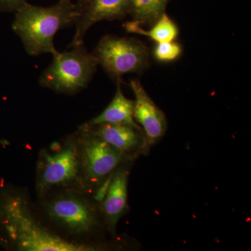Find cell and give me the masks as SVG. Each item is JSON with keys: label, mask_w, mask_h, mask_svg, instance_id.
Here are the masks:
<instances>
[{"label": "cell", "mask_w": 251, "mask_h": 251, "mask_svg": "<svg viewBox=\"0 0 251 251\" xmlns=\"http://www.w3.org/2000/svg\"><path fill=\"white\" fill-rule=\"evenodd\" d=\"M15 13L13 31L29 55L39 56L57 52L54 36L60 29L75 25L80 9L72 0H59L47 7L26 2Z\"/></svg>", "instance_id": "cell-1"}, {"label": "cell", "mask_w": 251, "mask_h": 251, "mask_svg": "<svg viewBox=\"0 0 251 251\" xmlns=\"http://www.w3.org/2000/svg\"><path fill=\"white\" fill-rule=\"evenodd\" d=\"M0 224L18 251H90L100 249L69 242L50 232L31 214L26 198L20 195H7L0 203Z\"/></svg>", "instance_id": "cell-2"}, {"label": "cell", "mask_w": 251, "mask_h": 251, "mask_svg": "<svg viewBox=\"0 0 251 251\" xmlns=\"http://www.w3.org/2000/svg\"><path fill=\"white\" fill-rule=\"evenodd\" d=\"M52 54V62L41 74L39 85L57 93L74 94L85 89L97 72L98 60L83 44Z\"/></svg>", "instance_id": "cell-3"}, {"label": "cell", "mask_w": 251, "mask_h": 251, "mask_svg": "<svg viewBox=\"0 0 251 251\" xmlns=\"http://www.w3.org/2000/svg\"><path fill=\"white\" fill-rule=\"evenodd\" d=\"M44 211L52 224L74 237H90L102 227L100 209L77 193H59L44 203Z\"/></svg>", "instance_id": "cell-4"}, {"label": "cell", "mask_w": 251, "mask_h": 251, "mask_svg": "<svg viewBox=\"0 0 251 251\" xmlns=\"http://www.w3.org/2000/svg\"><path fill=\"white\" fill-rule=\"evenodd\" d=\"M76 138L82 187L98 188L120 165L129 160L85 125L80 127Z\"/></svg>", "instance_id": "cell-5"}, {"label": "cell", "mask_w": 251, "mask_h": 251, "mask_svg": "<svg viewBox=\"0 0 251 251\" xmlns=\"http://www.w3.org/2000/svg\"><path fill=\"white\" fill-rule=\"evenodd\" d=\"M105 72L117 82L130 73L146 69L150 61V50L134 38L103 36L92 52Z\"/></svg>", "instance_id": "cell-6"}, {"label": "cell", "mask_w": 251, "mask_h": 251, "mask_svg": "<svg viewBox=\"0 0 251 251\" xmlns=\"http://www.w3.org/2000/svg\"><path fill=\"white\" fill-rule=\"evenodd\" d=\"M55 145H52V151L41 153L37 171V188L41 194L54 187H67L77 182L82 185L76 137L68 140L63 146Z\"/></svg>", "instance_id": "cell-7"}, {"label": "cell", "mask_w": 251, "mask_h": 251, "mask_svg": "<svg viewBox=\"0 0 251 251\" xmlns=\"http://www.w3.org/2000/svg\"><path fill=\"white\" fill-rule=\"evenodd\" d=\"M131 3L132 0H87L84 4H77L80 15L69 47L83 44L86 34L96 23L121 20L128 16Z\"/></svg>", "instance_id": "cell-8"}, {"label": "cell", "mask_w": 251, "mask_h": 251, "mask_svg": "<svg viewBox=\"0 0 251 251\" xmlns=\"http://www.w3.org/2000/svg\"><path fill=\"white\" fill-rule=\"evenodd\" d=\"M129 85L135 96L133 117L143 130L149 150L166 133L168 127L166 115L153 101L139 81L131 80Z\"/></svg>", "instance_id": "cell-9"}, {"label": "cell", "mask_w": 251, "mask_h": 251, "mask_svg": "<svg viewBox=\"0 0 251 251\" xmlns=\"http://www.w3.org/2000/svg\"><path fill=\"white\" fill-rule=\"evenodd\" d=\"M87 127L94 134L116 149L129 160L140 153L148 151L145 135L140 127L117 124H100Z\"/></svg>", "instance_id": "cell-10"}, {"label": "cell", "mask_w": 251, "mask_h": 251, "mask_svg": "<svg viewBox=\"0 0 251 251\" xmlns=\"http://www.w3.org/2000/svg\"><path fill=\"white\" fill-rule=\"evenodd\" d=\"M128 175V170L126 168H118L114 172L106 195L99 207L104 221L112 231L127 210Z\"/></svg>", "instance_id": "cell-11"}, {"label": "cell", "mask_w": 251, "mask_h": 251, "mask_svg": "<svg viewBox=\"0 0 251 251\" xmlns=\"http://www.w3.org/2000/svg\"><path fill=\"white\" fill-rule=\"evenodd\" d=\"M134 100L126 98L122 92L120 82H117L116 93L110 104L98 116L85 124L94 126L100 124H117L140 127L133 117Z\"/></svg>", "instance_id": "cell-12"}, {"label": "cell", "mask_w": 251, "mask_h": 251, "mask_svg": "<svg viewBox=\"0 0 251 251\" xmlns=\"http://www.w3.org/2000/svg\"><path fill=\"white\" fill-rule=\"evenodd\" d=\"M124 27L126 32L146 36L156 44L175 41L179 36L177 25L166 13L162 15L148 30L144 29L134 21L126 23Z\"/></svg>", "instance_id": "cell-13"}, {"label": "cell", "mask_w": 251, "mask_h": 251, "mask_svg": "<svg viewBox=\"0 0 251 251\" xmlns=\"http://www.w3.org/2000/svg\"><path fill=\"white\" fill-rule=\"evenodd\" d=\"M170 0H132L129 15L141 26H151L166 13Z\"/></svg>", "instance_id": "cell-14"}, {"label": "cell", "mask_w": 251, "mask_h": 251, "mask_svg": "<svg viewBox=\"0 0 251 251\" xmlns=\"http://www.w3.org/2000/svg\"><path fill=\"white\" fill-rule=\"evenodd\" d=\"M182 53V46L175 41L156 43L152 51L153 58L161 63L175 62Z\"/></svg>", "instance_id": "cell-15"}, {"label": "cell", "mask_w": 251, "mask_h": 251, "mask_svg": "<svg viewBox=\"0 0 251 251\" xmlns=\"http://www.w3.org/2000/svg\"><path fill=\"white\" fill-rule=\"evenodd\" d=\"M26 2V0H0V11L16 12Z\"/></svg>", "instance_id": "cell-16"}, {"label": "cell", "mask_w": 251, "mask_h": 251, "mask_svg": "<svg viewBox=\"0 0 251 251\" xmlns=\"http://www.w3.org/2000/svg\"><path fill=\"white\" fill-rule=\"evenodd\" d=\"M86 1H87V0H81L80 1H79V2H76V3H77V4H84V3H85Z\"/></svg>", "instance_id": "cell-17"}, {"label": "cell", "mask_w": 251, "mask_h": 251, "mask_svg": "<svg viewBox=\"0 0 251 251\" xmlns=\"http://www.w3.org/2000/svg\"><path fill=\"white\" fill-rule=\"evenodd\" d=\"M76 1V2H79V1H80L81 0H75Z\"/></svg>", "instance_id": "cell-18"}]
</instances>
